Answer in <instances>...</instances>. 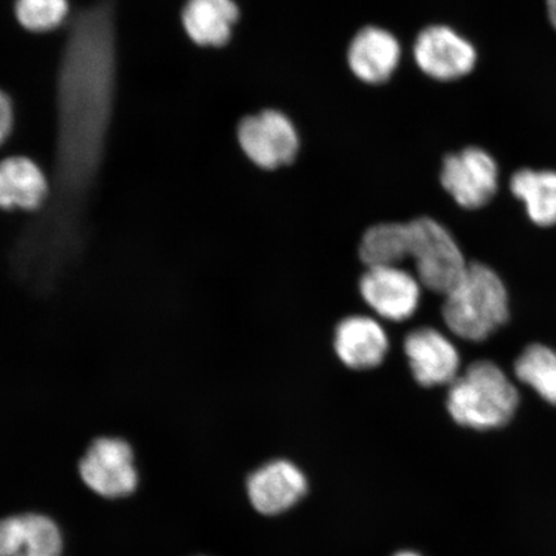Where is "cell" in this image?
<instances>
[{"label":"cell","mask_w":556,"mask_h":556,"mask_svg":"<svg viewBox=\"0 0 556 556\" xmlns=\"http://www.w3.org/2000/svg\"><path fill=\"white\" fill-rule=\"evenodd\" d=\"M115 0L75 16L58 79L59 169L68 182L94 173L113 115L116 87Z\"/></svg>","instance_id":"6da1fadb"},{"label":"cell","mask_w":556,"mask_h":556,"mask_svg":"<svg viewBox=\"0 0 556 556\" xmlns=\"http://www.w3.org/2000/svg\"><path fill=\"white\" fill-rule=\"evenodd\" d=\"M521 394L491 361L479 359L447 387V415L457 428L491 433L509 427L519 412Z\"/></svg>","instance_id":"7a4b0ae2"},{"label":"cell","mask_w":556,"mask_h":556,"mask_svg":"<svg viewBox=\"0 0 556 556\" xmlns=\"http://www.w3.org/2000/svg\"><path fill=\"white\" fill-rule=\"evenodd\" d=\"M414 262L422 289L446 295L460 281L468 262L450 229L429 215L395 222L394 262Z\"/></svg>","instance_id":"3957f363"},{"label":"cell","mask_w":556,"mask_h":556,"mask_svg":"<svg viewBox=\"0 0 556 556\" xmlns=\"http://www.w3.org/2000/svg\"><path fill=\"white\" fill-rule=\"evenodd\" d=\"M441 313L454 336L484 342L509 319V296L495 270L471 262L460 281L444 295Z\"/></svg>","instance_id":"277c9868"},{"label":"cell","mask_w":556,"mask_h":556,"mask_svg":"<svg viewBox=\"0 0 556 556\" xmlns=\"http://www.w3.org/2000/svg\"><path fill=\"white\" fill-rule=\"evenodd\" d=\"M238 139L250 162L266 172L293 164L301 150V138L294 123L277 110H264L243 117Z\"/></svg>","instance_id":"5b68a950"},{"label":"cell","mask_w":556,"mask_h":556,"mask_svg":"<svg viewBox=\"0 0 556 556\" xmlns=\"http://www.w3.org/2000/svg\"><path fill=\"white\" fill-rule=\"evenodd\" d=\"M358 294L375 315L388 323L408 321L419 311L422 287L402 267H368L357 281Z\"/></svg>","instance_id":"8992f818"},{"label":"cell","mask_w":556,"mask_h":556,"mask_svg":"<svg viewBox=\"0 0 556 556\" xmlns=\"http://www.w3.org/2000/svg\"><path fill=\"white\" fill-rule=\"evenodd\" d=\"M440 184L458 206L476 211L489 204L497 192V164L482 149H464L444 156Z\"/></svg>","instance_id":"52a82bcc"},{"label":"cell","mask_w":556,"mask_h":556,"mask_svg":"<svg viewBox=\"0 0 556 556\" xmlns=\"http://www.w3.org/2000/svg\"><path fill=\"white\" fill-rule=\"evenodd\" d=\"M402 350L413 380L421 388L448 387L458 377L462 358L457 348L432 326L409 330Z\"/></svg>","instance_id":"ba28073f"},{"label":"cell","mask_w":556,"mask_h":556,"mask_svg":"<svg viewBox=\"0 0 556 556\" xmlns=\"http://www.w3.org/2000/svg\"><path fill=\"white\" fill-rule=\"evenodd\" d=\"M83 481L108 498L131 495L137 489L138 476L134 451L116 438H100L92 443L79 465Z\"/></svg>","instance_id":"9c48e42d"},{"label":"cell","mask_w":556,"mask_h":556,"mask_svg":"<svg viewBox=\"0 0 556 556\" xmlns=\"http://www.w3.org/2000/svg\"><path fill=\"white\" fill-rule=\"evenodd\" d=\"M332 352L348 370L366 372L377 370L386 363L392 350L384 326L367 315L340 318L332 330Z\"/></svg>","instance_id":"30bf717a"},{"label":"cell","mask_w":556,"mask_h":556,"mask_svg":"<svg viewBox=\"0 0 556 556\" xmlns=\"http://www.w3.org/2000/svg\"><path fill=\"white\" fill-rule=\"evenodd\" d=\"M416 65L430 78L451 81L468 75L476 66L477 51L469 40L444 25H432L417 35Z\"/></svg>","instance_id":"8fae6325"},{"label":"cell","mask_w":556,"mask_h":556,"mask_svg":"<svg viewBox=\"0 0 556 556\" xmlns=\"http://www.w3.org/2000/svg\"><path fill=\"white\" fill-rule=\"evenodd\" d=\"M247 489L256 511L278 516L301 502L308 491V481L294 463L274 460L250 475Z\"/></svg>","instance_id":"7c38bea8"},{"label":"cell","mask_w":556,"mask_h":556,"mask_svg":"<svg viewBox=\"0 0 556 556\" xmlns=\"http://www.w3.org/2000/svg\"><path fill=\"white\" fill-rule=\"evenodd\" d=\"M400 60L399 39L391 31L378 26L361 29L348 48V65L367 85H382L391 79Z\"/></svg>","instance_id":"4fadbf2b"},{"label":"cell","mask_w":556,"mask_h":556,"mask_svg":"<svg viewBox=\"0 0 556 556\" xmlns=\"http://www.w3.org/2000/svg\"><path fill=\"white\" fill-rule=\"evenodd\" d=\"M62 538L53 520L39 514L0 520V556H60Z\"/></svg>","instance_id":"5bb4252c"},{"label":"cell","mask_w":556,"mask_h":556,"mask_svg":"<svg viewBox=\"0 0 556 556\" xmlns=\"http://www.w3.org/2000/svg\"><path fill=\"white\" fill-rule=\"evenodd\" d=\"M239 17L235 0H187L182 12L186 33L201 47L226 46Z\"/></svg>","instance_id":"9a60e30c"},{"label":"cell","mask_w":556,"mask_h":556,"mask_svg":"<svg viewBox=\"0 0 556 556\" xmlns=\"http://www.w3.org/2000/svg\"><path fill=\"white\" fill-rule=\"evenodd\" d=\"M43 172L27 157H10L0 163V207L31 211L47 197Z\"/></svg>","instance_id":"2e32d148"},{"label":"cell","mask_w":556,"mask_h":556,"mask_svg":"<svg viewBox=\"0 0 556 556\" xmlns=\"http://www.w3.org/2000/svg\"><path fill=\"white\" fill-rule=\"evenodd\" d=\"M510 190L525 201L528 215L534 224L556 225V173L521 169L513 174Z\"/></svg>","instance_id":"e0dca14e"},{"label":"cell","mask_w":556,"mask_h":556,"mask_svg":"<svg viewBox=\"0 0 556 556\" xmlns=\"http://www.w3.org/2000/svg\"><path fill=\"white\" fill-rule=\"evenodd\" d=\"M517 379L530 387L547 406L556 408V352L546 345L532 344L514 364Z\"/></svg>","instance_id":"ac0fdd59"},{"label":"cell","mask_w":556,"mask_h":556,"mask_svg":"<svg viewBox=\"0 0 556 556\" xmlns=\"http://www.w3.org/2000/svg\"><path fill=\"white\" fill-rule=\"evenodd\" d=\"M68 13L67 0H17L18 23L30 31H50L64 23Z\"/></svg>","instance_id":"d6986e66"},{"label":"cell","mask_w":556,"mask_h":556,"mask_svg":"<svg viewBox=\"0 0 556 556\" xmlns=\"http://www.w3.org/2000/svg\"><path fill=\"white\" fill-rule=\"evenodd\" d=\"M13 110L12 103L5 93L0 90V144L5 141L12 129Z\"/></svg>","instance_id":"ffe728a7"},{"label":"cell","mask_w":556,"mask_h":556,"mask_svg":"<svg viewBox=\"0 0 556 556\" xmlns=\"http://www.w3.org/2000/svg\"><path fill=\"white\" fill-rule=\"evenodd\" d=\"M548 18L556 30V0H546Z\"/></svg>","instance_id":"44dd1931"},{"label":"cell","mask_w":556,"mask_h":556,"mask_svg":"<svg viewBox=\"0 0 556 556\" xmlns=\"http://www.w3.org/2000/svg\"><path fill=\"white\" fill-rule=\"evenodd\" d=\"M393 556H420L419 554H416L414 552H400Z\"/></svg>","instance_id":"7402d4cb"}]
</instances>
